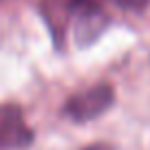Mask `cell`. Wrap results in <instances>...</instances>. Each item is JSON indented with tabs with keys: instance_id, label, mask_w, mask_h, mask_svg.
<instances>
[{
	"instance_id": "obj_3",
	"label": "cell",
	"mask_w": 150,
	"mask_h": 150,
	"mask_svg": "<svg viewBox=\"0 0 150 150\" xmlns=\"http://www.w3.org/2000/svg\"><path fill=\"white\" fill-rule=\"evenodd\" d=\"M33 141V130L16 104H0V150H22Z\"/></svg>"
},
{
	"instance_id": "obj_1",
	"label": "cell",
	"mask_w": 150,
	"mask_h": 150,
	"mask_svg": "<svg viewBox=\"0 0 150 150\" xmlns=\"http://www.w3.org/2000/svg\"><path fill=\"white\" fill-rule=\"evenodd\" d=\"M40 11L57 47H64L71 33L86 44L106 24L102 0H40Z\"/></svg>"
},
{
	"instance_id": "obj_4",
	"label": "cell",
	"mask_w": 150,
	"mask_h": 150,
	"mask_svg": "<svg viewBox=\"0 0 150 150\" xmlns=\"http://www.w3.org/2000/svg\"><path fill=\"white\" fill-rule=\"evenodd\" d=\"M117 7H122V9H130V11H141L148 7L150 0H112Z\"/></svg>"
},
{
	"instance_id": "obj_2",
	"label": "cell",
	"mask_w": 150,
	"mask_h": 150,
	"mask_svg": "<svg viewBox=\"0 0 150 150\" xmlns=\"http://www.w3.org/2000/svg\"><path fill=\"white\" fill-rule=\"evenodd\" d=\"M112 99H115V91L110 84L91 86V88L69 97V102L64 104V115L71 117L73 122H88V119H95L102 112H106Z\"/></svg>"
},
{
	"instance_id": "obj_5",
	"label": "cell",
	"mask_w": 150,
	"mask_h": 150,
	"mask_svg": "<svg viewBox=\"0 0 150 150\" xmlns=\"http://www.w3.org/2000/svg\"><path fill=\"white\" fill-rule=\"evenodd\" d=\"M84 150H112L108 144H93V146H86Z\"/></svg>"
}]
</instances>
